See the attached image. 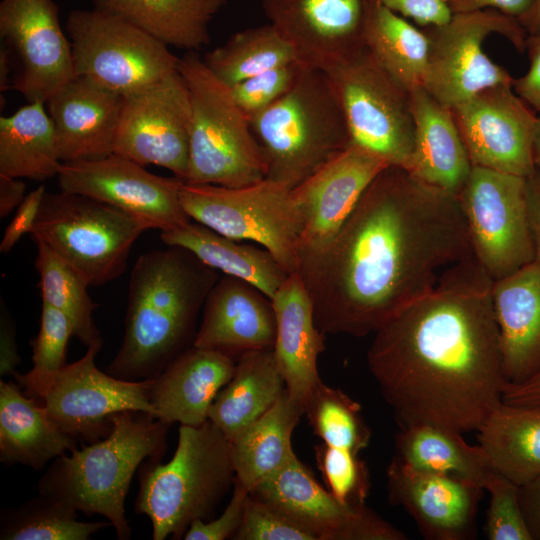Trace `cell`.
<instances>
[{"mask_svg":"<svg viewBox=\"0 0 540 540\" xmlns=\"http://www.w3.org/2000/svg\"><path fill=\"white\" fill-rule=\"evenodd\" d=\"M472 255L457 197L387 166L320 249L300 255L324 334L375 333Z\"/></svg>","mask_w":540,"mask_h":540,"instance_id":"6da1fadb","label":"cell"},{"mask_svg":"<svg viewBox=\"0 0 540 540\" xmlns=\"http://www.w3.org/2000/svg\"><path fill=\"white\" fill-rule=\"evenodd\" d=\"M492 283L472 254L373 333L368 367L402 429L478 431L502 402Z\"/></svg>","mask_w":540,"mask_h":540,"instance_id":"7a4b0ae2","label":"cell"},{"mask_svg":"<svg viewBox=\"0 0 540 540\" xmlns=\"http://www.w3.org/2000/svg\"><path fill=\"white\" fill-rule=\"evenodd\" d=\"M217 280L216 270L180 246L139 256L130 273L123 340L105 371L129 381L158 376L193 345L198 313Z\"/></svg>","mask_w":540,"mask_h":540,"instance_id":"3957f363","label":"cell"},{"mask_svg":"<svg viewBox=\"0 0 540 540\" xmlns=\"http://www.w3.org/2000/svg\"><path fill=\"white\" fill-rule=\"evenodd\" d=\"M112 422L105 438L54 459L36 487L38 494L77 512L103 515L117 538L127 540L131 528L124 504L133 475L145 459L161 460L170 425L129 410L113 414Z\"/></svg>","mask_w":540,"mask_h":540,"instance_id":"277c9868","label":"cell"},{"mask_svg":"<svg viewBox=\"0 0 540 540\" xmlns=\"http://www.w3.org/2000/svg\"><path fill=\"white\" fill-rule=\"evenodd\" d=\"M230 440L209 419L180 425L172 459H150L139 475L135 512L152 523V537L181 539L196 519L208 520L234 484Z\"/></svg>","mask_w":540,"mask_h":540,"instance_id":"5b68a950","label":"cell"},{"mask_svg":"<svg viewBox=\"0 0 540 540\" xmlns=\"http://www.w3.org/2000/svg\"><path fill=\"white\" fill-rule=\"evenodd\" d=\"M249 122L265 161V178L291 188L350 145L327 74L306 66L283 97Z\"/></svg>","mask_w":540,"mask_h":540,"instance_id":"8992f818","label":"cell"},{"mask_svg":"<svg viewBox=\"0 0 540 540\" xmlns=\"http://www.w3.org/2000/svg\"><path fill=\"white\" fill-rule=\"evenodd\" d=\"M191 99L189 161L184 182L242 187L266 177V165L250 122L230 88L195 51L179 59Z\"/></svg>","mask_w":540,"mask_h":540,"instance_id":"52a82bcc","label":"cell"},{"mask_svg":"<svg viewBox=\"0 0 540 540\" xmlns=\"http://www.w3.org/2000/svg\"><path fill=\"white\" fill-rule=\"evenodd\" d=\"M149 230L128 213L80 194L45 193L31 231L89 286L119 278L138 237Z\"/></svg>","mask_w":540,"mask_h":540,"instance_id":"ba28073f","label":"cell"},{"mask_svg":"<svg viewBox=\"0 0 540 540\" xmlns=\"http://www.w3.org/2000/svg\"><path fill=\"white\" fill-rule=\"evenodd\" d=\"M292 189L269 178L242 187L184 182L180 200L192 221L228 238L254 242L291 274L299 269L302 227Z\"/></svg>","mask_w":540,"mask_h":540,"instance_id":"9c48e42d","label":"cell"},{"mask_svg":"<svg viewBox=\"0 0 540 540\" xmlns=\"http://www.w3.org/2000/svg\"><path fill=\"white\" fill-rule=\"evenodd\" d=\"M337 95L350 144L410 171L414 122L409 93L399 87L363 45L324 71Z\"/></svg>","mask_w":540,"mask_h":540,"instance_id":"30bf717a","label":"cell"},{"mask_svg":"<svg viewBox=\"0 0 540 540\" xmlns=\"http://www.w3.org/2000/svg\"><path fill=\"white\" fill-rule=\"evenodd\" d=\"M66 30L74 74L128 96L178 72L168 46L118 15L95 8L73 10Z\"/></svg>","mask_w":540,"mask_h":540,"instance_id":"8fae6325","label":"cell"},{"mask_svg":"<svg viewBox=\"0 0 540 540\" xmlns=\"http://www.w3.org/2000/svg\"><path fill=\"white\" fill-rule=\"evenodd\" d=\"M423 28L430 47L422 86L445 107L453 109L484 89L514 83L510 73L487 55L483 44L498 34L525 52L528 34L518 19L484 9L454 13L442 25Z\"/></svg>","mask_w":540,"mask_h":540,"instance_id":"7c38bea8","label":"cell"},{"mask_svg":"<svg viewBox=\"0 0 540 540\" xmlns=\"http://www.w3.org/2000/svg\"><path fill=\"white\" fill-rule=\"evenodd\" d=\"M457 199L472 254L492 281L533 262L527 178L473 166Z\"/></svg>","mask_w":540,"mask_h":540,"instance_id":"4fadbf2b","label":"cell"},{"mask_svg":"<svg viewBox=\"0 0 540 540\" xmlns=\"http://www.w3.org/2000/svg\"><path fill=\"white\" fill-rule=\"evenodd\" d=\"M57 179L61 191L114 206L149 229L170 231L192 221L180 200L182 179L155 175L143 165L114 153L62 162Z\"/></svg>","mask_w":540,"mask_h":540,"instance_id":"5bb4252c","label":"cell"},{"mask_svg":"<svg viewBox=\"0 0 540 540\" xmlns=\"http://www.w3.org/2000/svg\"><path fill=\"white\" fill-rule=\"evenodd\" d=\"M102 344L88 347L79 360L67 364L42 398L49 418L78 441L92 443L108 436L112 415L120 411L151 414V380L129 381L99 370L95 357Z\"/></svg>","mask_w":540,"mask_h":540,"instance_id":"9a60e30c","label":"cell"},{"mask_svg":"<svg viewBox=\"0 0 540 540\" xmlns=\"http://www.w3.org/2000/svg\"><path fill=\"white\" fill-rule=\"evenodd\" d=\"M191 99L179 71L124 96L113 153L143 166L157 165L185 180L189 161Z\"/></svg>","mask_w":540,"mask_h":540,"instance_id":"2e32d148","label":"cell"},{"mask_svg":"<svg viewBox=\"0 0 540 540\" xmlns=\"http://www.w3.org/2000/svg\"><path fill=\"white\" fill-rule=\"evenodd\" d=\"M451 110L473 166L525 178L534 174L538 115L513 84L484 89Z\"/></svg>","mask_w":540,"mask_h":540,"instance_id":"e0dca14e","label":"cell"},{"mask_svg":"<svg viewBox=\"0 0 540 540\" xmlns=\"http://www.w3.org/2000/svg\"><path fill=\"white\" fill-rule=\"evenodd\" d=\"M307 529L317 540H406L400 530L365 504L339 501L297 456L250 493Z\"/></svg>","mask_w":540,"mask_h":540,"instance_id":"ac0fdd59","label":"cell"},{"mask_svg":"<svg viewBox=\"0 0 540 540\" xmlns=\"http://www.w3.org/2000/svg\"><path fill=\"white\" fill-rule=\"evenodd\" d=\"M0 35L21 65L12 89L28 103L46 104L75 76L71 43L53 0H1Z\"/></svg>","mask_w":540,"mask_h":540,"instance_id":"d6986e66","label":"cell"},{"mask_svg":"<svg viewBox=\"0 0 540 540\" xmlns=\"http://www.w3.org/2000/svg\"><path fill=\"white\" fill-rule=\"evenodd\" d=\"M371 0H261L264 14L306 67L326 71L363 46Z\"/></svg>","mask_w":540,"mask_h":540,"instance_id":"ffe728a7","label":"cell"},{"mask_svg":"<svg viewBox=\"0 0 540 540\" xmlns=\"http://www.w3.org/2000/svg\"><path fill=\"white\" fill-rule=\"evenodd\" d=\"M387 166L376 154L350 144L292 189L301 218L300 255L323 247Z\"/></svg>","mask_w":540,"mask_h":540,"instance_id":"44dd1931","label":"cell"},{"mask_svg":"<svg viewBox=\"0 0 540 540\" xmlns=\"http://www.w3.org/2000/svg\"><path fill=\"white\" fill-rule=\"evenodd\" d=\"M387 483L390 501L412 516L424 537L471 536L482 487L456 475L415 469L398 457L388 466Z\"/></svg>","mask_w":540,"mask_h":540,"instance_id":"7402d4cb","label":"cell"},{"mask_svg":"<svg viewBox=\"0 0 540 540\" xmlns=\"http://www.w3.org/2000/svg\"><path fill=\"white\" fill-rule=\"evenodd\" d=\"M276 317L271 299L252 284L224 275L209 291L193 345L232 358L272 349Z\"/></svg>","mask_w":540,"mask_h":540,"instance_id":"603a6c76","label":"cell"},{"mask_svg":"<svg viewBox=\"0 0 540 540\" xmlns=\"http://www.w3.org/2000/svg\"><path fill=\"white\" fill-rule=\"evenodd\" d=\"M123 96L74 76L46 102L62 162L113 154Z\"/></svg>","mask_w":540,"mask_h":540,"instance_id":"cb8c5ba5","label":"cell"},{"mask_svg":"<svg viewBox=\"0 0 540 540\" xmlns=\"http://www.w3.org/2000/svg\"><path fill=\"white\" fill-rule=\"evenodd\" d=\"M276 317L273 354L295 401L305 403L322 382L318 357L325 336L316 325L311 297L299 272L291 273L271 298Z\"/></svg>","mask_w":540,"mask_h":540,"instance_id":"d4e9b609","label":"cell"},{"mask_svg":"<svg viewBox=\"0 0 540 540\" xmlns=\"http://www.w3.org/2000/svg\"><path fill=\"white\" fill-rule=\"evenodd\" d=\"M235 364L224 353L192 345L150 379L155 417L169 425L203 424L215 397L233 376Z\"/></svg>","mask_w":540,"mask_h":540,"instance_id":"484cf974","label":"cell"},{"mask_svg":"<svg viewBox=\"0 0 540 540\" xmlns=\"http://www.w3.org/2000/svg\"><path fill=\"white\" fill-rule=\"evenodd\" d=\"M491 295L504 378L523 382L540 370V266L493 281Z\"/></svg>","mask_w":540,"mask_h":540,"instance_id":"4316f807","label":"cell"},{"mask_svg":"<svg viewBox=\"0 0 540 540\" xmlns=\"http://www.w3.org/2000/svg\"><path fill=\"white\" fill-rule=\"evenodd\" d=\"M414 122L410 173L455 197L472 170L453 112L435 100L422 85L409 92Z\"/></svg>","mask_w":540,"mask_h":540,"instance_id":"83f0119b","label":"cell"},{"mask_svg":"<svg viewBox=\"0 0 540 540\" xmlns=\"http://www.w3.org/2000/svg\"><path fill=\"white\" fill-rule=\"evenodd\" d=\"M0 380V461L39 471L77 448L78 440L62 431L38 400Z\"/></svg>","mask_w":540,"mask_h":540,"instance_id":"f1b7e54d","label":"cell"},{"mask_svg":"<svg viewBox=\"0 0 540 540\" xmlns=\"http://www.w3.org/2000/svg\"><path fill=\"white\" fill-rule=\"evenodd\" d=\"M285 390L273 348L245 352L237 358L233 376L215 397L209 420L232 440L265 414Z\"/></svg>","mask_w":540,"mask_h":540,"instance_id":"f546056e","label":"cell"},{"mask_svg":"<svg viewBox=\"0 0 540 540\" xmlns=\"http://www.w3.org/2000/svg\"><path fill=\"white\" fill-rule=\"evenodd\" d=\"M160 238L189 250L214 270L252 284L270 299L289 275L265 248L240 243L198 222L162 231Z\"/></svg>","mask_w":540,"mask_h":540,"instance_id":"4dcf8cb0","label":"cell"},{"mask_svg":"<svg viewBox=\"0 0 540 540\" xmlns=\"http://www.w3.org/2000/svg\"><path fill=\"white\" fill-rule=\"evenodd\" d=\"M304 412L286 389L265 414L230 440L235 481L249 493L296 456L292 434Z\"/></svg>","mask_w":540,"mask_h":540,"instance_id":"1f68e13d","label":"cell"},{"mask_svg":"<svg viewBox=\"0 0 540 540\" xmlns=\"http://www.w3.org/2000/svg\"><path fill=\"white\" fill-rule=\"evenodd\" d=\"M478 432L493 470L518 486L540 476V405L501 402Z\"/></svg>","mask_w":540,"mask_h":540,"instance_id":"d6a6232c","label":"cell"},{"mask_svg":"<svg viewBox=\"0 0 540 540\" xmlns=\"http://www.w3.org/2000/svg\"><path fill=\"white\" fill-rule=\"evenodd\" d=\"M225 0H95L167 46L195 51L209 43V24Z\"/></svg>","mask_w":540,"mask_h":540,"instance_id":"836d02e7","label":"cell"},{"mask_svg":"<svg viewBox=\"0 0 540 540\" xmlns=\"http://www.w3.org/2000/svg\"><path fill=\"white\" fill-rule=\"evenodd\" d=\"M363 44L385 73L404 91L423 84L429 58V37L405 17L370 1Z\"/></svg>","mask_w":540,"mask_h":540,"instance_id":"e575fe53","label":"cell"},{"mask_svg":"<svg viewBox=\"0 0 540 540\" xmlns=\"http://www.w3.org/2000/svg\"><path fill=\"white\" fill-rule=\"evenodd\" d=\"M43 102H29L0 117V174L44 181L62 161L53 123Z\"/></svg>","mask_w":540,"mask_h":540,"instance_id":"d590c367","label":"cell"},{"mask_svg":"<svg viewBox=\"0 0 540 540\" xmlns=\"http://www.w3.org/2000/svg\"><path fill=\"white\" fill-rule=\"evenodd\" d=\"M461 434L430 424L403 428L396 437L397 457L415 469L456 475L484 489L494 470L482 448L470 446Z\"/></svg>","mask_w":540,"mask_h":540,"instance_id":"8d00e7d4","label":"cell"},{"mask_svg":"<svg viewBox=\"0 0 540 540\" xmlns=\"http://www.w3.org/2000/svg\"><path fill=\"white\" fill-rule=\"evenodd\" d=\"M202 59L229 88L272 68L298 61L294 49L270 23L233 34Z\"/></svg>","mask_w":540,"mask_h":540,"instance_id":"74e56055","label":"cell"},{"mask_svg":"<svg viewBox=\"0 0 540 540\" xmlns=\"http://www.w3.org/2000/svg\"><path fill=\"white\" fill-rule=\"evenodd\" d=\"M34 242L42 303L59 310L69 319L73 336L82 344L87 347L103 344L93 319L97 304L88 293V283L45 244Z\"/></svg>","mask_w":540,"mask_h":540,"instance_id":"f35d334b","label":"cell"},{"mask_svg":"<svg viewBox=\"0 0 540 540\" xmlns=\"http://www.w3.org/2000/svg\"><path fill=\"white\" fill-rule=\"evenodd\" d=\"M77 511L38 494L0 515L1 540H87L111 522H82Z\"/></svg>","mask_w":540,"mask_h":540,"instance_id":"ab89813d","label":"cell"},{"mask_svg":"<svg viewBox=\"0 0 540 540\" xmlns=\"http://www.w3.org/2000/svg\"><path fill=\"white\" fill-rule=\"evenodd\" d=\"M304 415L313 432L328 446L359 455L369 444L371 431L360 404L340 389L321 382L307 399Z\"/></svg>","mask_w":540,"mask_h":540,"instance_id":"60d3db41","label":"cell"},{"mask_svg":"<svg viewBox=\"0 0 540 540\" xmlns=\"http://www.w3.org/2000/svg\"><path fill=\"white\" fill-rule=\"evenodd\" d=\"M71 336L73 330L69 319L59 310L42 303L39 332L31 342L33 367L28 373L15 376L24 387L25 395L42 400L67 365L66 350Z\"/></svg>","mask_w":540,"mask_h":540,"instance_id":"b9f144b4","label":"cell"},{"mask_svg":"<svg viewBox=\"0 0 540 540\" xmlns=\"http://www.w3.org/2000/svg\"><path fill=\"white\" fill-rule=\"evenodd\" d=\"M317 466L327 489L345 504H365L369 494V473L359 456L345 449L318 444L314 448Z\"/></svg>","mask_w":540,"mask_h":540,"instance_id":"7bdbcfd3","label":"cell"},{"mask_svg":"<svg viewBox=\"0 0 540 540\" xmlns=\"http://www.w3.org/2000/svg\"><path fill=\"white\" fill-rule=\"evenodd\" d=\"M484 489L490 494L484 527L486 537L489 540H533L519 503V486L494 470Z\"/></svg>","mask_w":540,"mask_h":540,"instance_id":"ee69618b","label":"cell"},{"mask_svg":"<svg viewBox=\"0 0 540 540\" xmlns=\"http://www.w3.org/2000/svg\"><path fill=\"white\" fill-rule=\"evenodd\" d=\"M303 66L295 61L272 68L230 87L235 103L250 121L293 87Z\"/></svg>","mask_w":540,"mask_h":540,"instance_id":"f6af8a7d","label":"cell"},{"mask_svg":"<svg viewBox=\"0 0 540 540\" xmlns=\"http://www.w3.org/2000/svg\"><path fill=\"white\" fill-rule=\"evenodd\" d=\"M235 540H317L306 527L272 505L248 495Z\"/></svg>","mask_w":540,"mask_h":540,"instance_id":"bcb514c9","label":"cell"},{"mask_svg":"<svg viewBox=\"0 0 540 540\" xmlns=\"http://www.w3.org/2000/svg\"><path fill=\"white\" fill-rule=\"evenodd\" d=\"M249 495L240 483L234 480L233 492L222 514L213 520H194L183 536L185 540H224L235 536L243 518L244 506Z\"/></svg>","mask_w":540,"mask_h":540,"instance_id":"7dc6e473","label":"cell"},{"mask_svg":"<svg viewBox=\"0 0 540 540\" xmlns=\"http://www.w3.org/2000/svg\"><path fill=\"white\" fill-rule=\"evenodd\" d=\"M423 27L446 23L452 12L445 0H373Z\"/></svg>","mask_w":540,"mask_h":540,"instance_id":"c3c4849f","label":"cell"},{"mask_svg":"<svg viewBox=\"0 0 540 540\" xmlns=\"http://www.w3.org/2000/svg\"><path fill=\"white\" fill-rule=\"evenodd\" d=\"M45 193L44 186L37 187L26 195L22 203L16 208V213L6 227L0 243L1 253H8L25 234L31 233Z\"/></svg>","mask_w":540,"mask_h":540,"instance_id":"681fc988","label":"cell"},{"mask_svg":"<svg viewBox=\"0 0 540 540\" xmlns=\"http://www.w3.org/2000/svg\"><path fill=\"white\" fill-rule=\"evenodd\" d=\"M525 51L529 60L528 69L519 78H514L513 89L540 115V33L527 36Z\"/></svg>","mask_w":540,"mask_h":540,"instance_id":"f907efd6","label":"cell"},{"mask_svg":"<svg viewBox=\"0 0 540 540\" xmlns=\"http://www.w3.org/2000/svg\"><path fill=\"white\" fill-rule=\"evenodd\" d=\"M15 326L4 303L1 302L0 318V375L1 379L6 376H16V366L21 359L18 355L15 338Z\"/></svg>","mask_w":540,"mask_h":540,"instance_id":"816d5d0a","label":"cell"},{"mask_svg":"<svg viewBox=\"0 0 540 540\" xmlns=\"http://www.w3.org/2000/svg\"><path fill=\"white\" fill-rule=\"evenodd\" d=\"M452 14L495 9L520 19L532 7L534 0H445Z\"/></svg>","mask_w":540,"mask_h":540,"instance_id":"f5cc1de1","label":"cell"},{"mask_svg":"<svg viewBox=\"0 0 540 540\" xmlns=\"http://www.w3.org/2000/svg\"><path fill=\"white\" fill-rule=\"evenodd\" d=\"M519 503L533 540H540V476L519 486Z\"/></svg>","mask_w":540,"mask_h":540,"instance_id":"db71d44e","label":"cell"},{"mask_svg":"<svg viewBox=\"0 0 540 540\" xmlns=\"http://www.w3.org/2000/svg\"><path fill=\"white\" fill-rule=\"evenodd\" d=\"M502 402L510 405H540V370L523 382H505Z\"/></svg>","mask_w":540,"mask_h":540,"instance_id":"11a10c76","label":"cell"},{"mask_svg":"<svg viewBox=\"0 0 540 540\" xmlns=\"http://www.w3.org/2000/svg\"><path fill=\"white\" fill-rule=\"evenodd\" d=\"M527 205L534 262L540 266V171L527 178Z\"/></svg>","mask_w":540,"mask_h":540,"instance_id":"9f6ffc18","label":"cell"},{"mask_svg":"<svg viewBox=\"0 0 540 540\" xmlns=\"http://www.w3.org/2000/svg\"><path fill=\"white\" fill-rule=\"evenodd\" d=\"M26 185L20 178L0 174V217H7L25 198Z\"/></svg>","mask_w":540,"mask_h":540,"instance_id":"6f0895ef","label":"cell"},{"mask_svg":"<svg viewBox=\"0 0 540 540\" xmlns=\"http://www.w3.org/2000/svg\"><path fill=\"white\" fill-rule=\"evenodd\" d=\"M11 75V50L8 47L0 49V94L12 89Z\"/></svg>","mask_w":540,"mask_h":540,"instance_id":"680465c9","label":"cell"},{"mask_svg":"<svg viewBox=\"0 0 540 540\" xmlns=\"http://www.w3.org/2000/svg\"><path fill=\"white\" fill-rule=\"evenodd\" d=\"M518 21L528 35L540 33V0H534L530 10Z\"/></svg>","mask_w":540,"mask_h":540,"instance_id":"91938a15","label":"cell"},{"mask_svg":"<svg viewBox=\"0 0 540 540\" xmlns=\"http://www.w3.org/2000/svg\"><path fill=\"white\" fill-rule=\"evenodd\" d=\"M533 154L536 170L540 171V115H538L535 127Z\"/></svg>","mask_w":540,"mask_h":540,"instance_id":"94428289","label":"cell"}]
</instances>
